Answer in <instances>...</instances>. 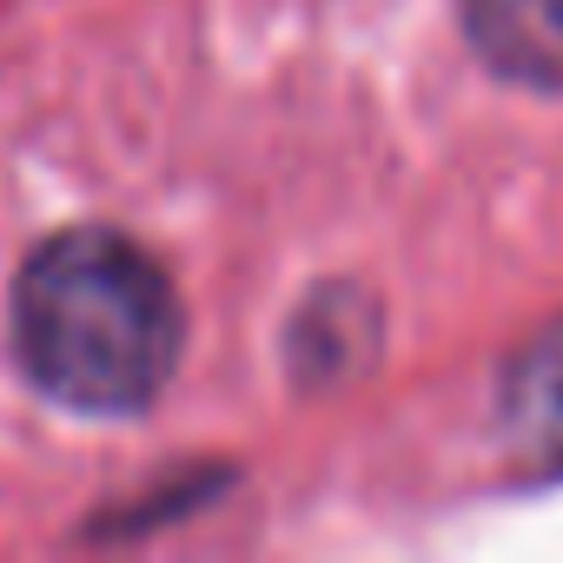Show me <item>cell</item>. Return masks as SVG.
Masks as SVG:
<instances>
[{
  "label": "cell",
  "instance_id": "obj_2",
  "mask_svg": "<svg viewBox=\"0 0 563 563\" xmlns=\"http://www.w3.org/2000/svg\"><path fill=\"white\" fill-rule=\"evenodd\" d=\"M464 34L504 80L563 93V0H464Z\"/></svg>",
  "mask_w": 563,
  "mask_h": 563
},
{
  "label": "cell",
  "instance_id": "obj_3",
  "mask_svg": "<svg viewBox=\"0 0 563 563\" xmlns=\"http://www.w3.org/2000/svg\"><path fill=\"white\" fill-rule=\"evenodd\" d=\"M497 424L517 457L563 471V325H550L510 358L504 391H497Z\"/></svg>",
  "mask_w": 563,
  "mask_h": 563
},
{
  "label": "cell",
  "instance_id": "obj_1",
  "mask_svg": "<svg viewBox=\"0 0 563 563\" xmlns=\"http://www.w3.org/2000/svg\"><path fill=\"white\" fill-rule=\"evenodd\" d=\"M27 378L67 411H140L179 365V299L146 245L107 225L47 239L14 292Z\"/></svg>",
  "mask_w": 563,
  "mask_h": 563
}]
</instances>
